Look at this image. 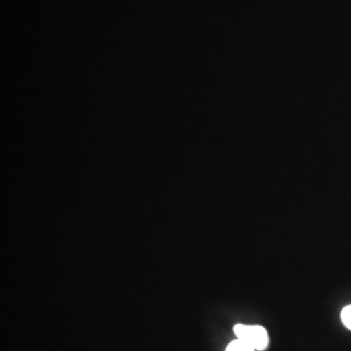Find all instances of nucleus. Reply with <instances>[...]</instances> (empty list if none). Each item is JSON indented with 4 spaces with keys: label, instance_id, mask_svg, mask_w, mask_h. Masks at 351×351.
<instances>
[{
    "label": "nucleus",
    "instance_id": "f257e3e1",
    "mask_svg": "<svg viewBox=\"0 0 351 351\" xmlns=\"http://www.w3.org/2000/svg\"><path fill=\"white\" fill-rule=\"evenodd\" d=\"M234 333L237 339L250 345L255 351H263L268 348L269 337L263 326L237 324L234 326Z\"/></svg>",
    "mask_w": 351,
    "mask_h": 351
},
{
    "label": "nucleus",
    "instance_id": "f03ea898",
    "mask_svg": "<svg viewBox=\"0 0 351 351\" xmlns=\"http://www.w3.org/2000/svg\"><path fill=\"white\" fill-rule=\"evenodd\" d=\"M226 351H255L250 345H247L246 342L241 341V339H236V341H232Z\"/></svg>",
    "mask_w": 351,
    "mask_h": 351
},
{
    "label": "nucleus",
    "instance_id": "7ed1b4c3",
    "mask_svg": "<svg viewBox=\"0 0 351 351\" xmlns=\"http://www.w3.org/2000/svg\"><path fill=\"white\" fill-rule=\"evenodd\" d=\"M341 320H342L343 326L351 330V304L350 306H346V307L342 310V313H341Z\"/></svg>",
    "mask_w": 351,
    "mask_h": 351
}]
</instances>
